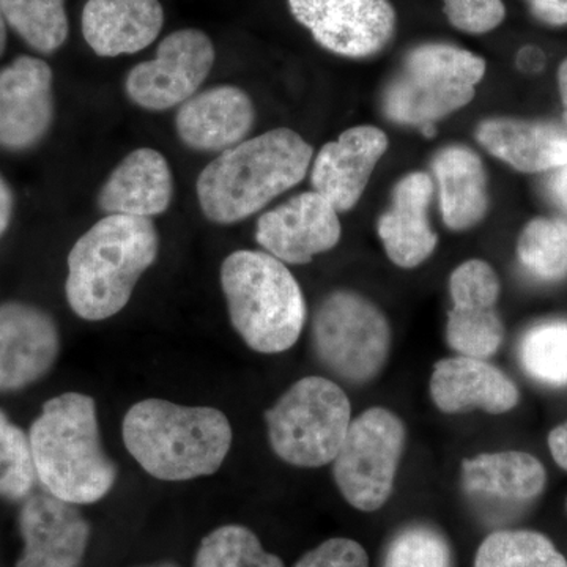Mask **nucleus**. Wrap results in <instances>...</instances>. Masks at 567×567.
Returning <instances> with one entry per match:
<instances>
[{
	"label": "nucleus",
	"instance_id": "1",
	"mask_svg": "<svg viewBox=\"0 0 567 567\" xmlns=\"http://www.w3.org/2000/svg\"><path fill=\"white\" fill-rule=\"evenodd\" d=\"M315 151L293 130L275 128L245 140L199 174L197 200L212 223L235 224L303 182Z\"/></svg>",
	"mask_w": 567,
	"mask_h": 567
},
{
	"label": "nucleus",
	"instance_id": "2",
	"mask_svg": "<svg viewBox=\"0 0 567 567\" xmlns=\"http://www.w3.org/2000/svg\"><path fill=\"white\" fill-rule=\"evenodd\" d=\"M158 252L152 219L107 215L93 224L69 256L65 295L74 315L91 322L118 315Z\"/></svg>",
	"mask_w": 567,
	"mask_h": 567
},
{
	"label": "nucleus",
	"instance_id": "3",
	"mask_svg": "<svg viewBox=\"0 0 567 567\" xmlns=\"http://www.w3.org/2000/svg\"><path fill=\"white\" fill-rule=\"evenodd\" d=\"M122 431L137 464L162 481L210 476L233 446V427L223 412L163 399L134 404L123 417Z\"/></svg>",
	"mask_w": 567,
	"mask_h": 567
},
{
	"label": "nucleus",
	"instance_id": "4",
	"mask_svg": "<svg viewBox=\"0 0 567 567\" xmlns=\"http://www.w3.org/2000/svg\"><path fill=\"white\" fill-rule=\"evenodd\" d=\"M29 442L37 480L55 498L91 505L114 487L117 468L104 453L91 395L65 393L48 401Z\"/></svg>",
	"mask_w": 567,
	"mask_h": 567
},
{
	"label": "nucleus",
	"instance_id": "5",
	"mask_svg": "<svg viewBox=\"0 0 567 567\" xmlns=\"http://www.w3.org/2000/svg\"><path fill=\"white\" fill-rule=\"evenodd\" d=\"M230 322L259 353H282L300 339L306 323L303 290L281 260L265 251H235L221 267Z\"/></svg>",
	"mask_w": 567,
	"mask_h": 567
},
{
	"label": "nucleus",
	"instance_id": "6",
	"mask_svg": "<svg viewBox=\"0 0 567 567\" xmlns=\"http://www.w3.org/2000/svg\"><path fill=\"white\" fill-rule=\"evenodd\" d=\"M487 63L456 44L427 41L412 48L382 95L388 121L423 128L475 100Z\"/></svg>",
	"mask_w": 567,
	"mask_h": 567
},
{
	"label": "nucleus",
	"instance_id": "7",
	"mask_svg": "<svg viewBox=\"0 0 567 567\" xmlns=\"http://www.w3.org/2000/svg\"><path fill=\"white\" fill-rule=\"evenodd\" d=\"M265 421L276 456L301 468H320L338 456L352 406L333 380L305 377L265 413Z\"/></svg>",
	"mask_w": 567,
	"mask_h": 567
},
{
	"label": "nucleus",
	"instance_id": "8",
	"mask_svg": "<svg viewBox=\"0 0 567 567\" xmlns=\"http://www.w3.org/2000/svg\"><path fill=\"white\" fill-rule=\"evenodd\" d=\"M312 338L322 363L347 382L374 379L390 354L391 328L382 309L347 290L324 298L312 323Z\"/></svg>",
	"mask_w": 567,
	"mask_h": 567
},
{
	"label": "nucleus",
	"instance_id": "9",
	"mask_svg": "<svg viewBox=\"0 0 567 567\" xmlns=\"http://www.w3.org/2000/svg\"><path fill=\"white\" fill-rule=\"evenodd\" d=\"M405 447V425L382 406L352 420L333 461L336 486L354 509L374 513L393 494Z\"/></svg>",
	"mask_w": 567,
	"mask_h": 567
},
{
	"label": "nucleus",
	"instance_id": "10",
	"mask_svg": "<svg viewBox=\"0 0 567 567\" xmlns=\"http://www.w3.org/2000/svg\"><path fill=\"white\" fill-rule=\"evenodd\" d=\"M215 59V47L207 33L197 29L169 33L159 43L155 59L130 70L126 95L145 111L173 110L196 95Z\"/></svg>",
	"mask_w": 567,
	"mask_h": 567
},
{
	"label": "nucleus",
	"instance_id": "11",
	"mask_svg": "<svg viewBox=\"0 0 567 567\" xmlns=\"http://www.w3.org/2000/svg\"><path fill=\"white\" fill-rule=\"evenodd\" d=\"M297 22L324 51L347 59L380 54L394 39L398 14L390 0H287Z\"/></svg>",
	"mask_w": 567,
	"mask_h": 567
},
{
	"label": "nucleus",
	"instance_id": "12",
	"mask_svg": "<svg viewBox=\"0 0 567 567\" xmlns=\"http://www.w3.org/2000/svg\"><path fill=\"white\" fill-rule=\"evenodd\" d=\"M339 212L316 192L290 197L260 216L257 244L284 264L305 265L341 241Z\"/></svg>",
	"mask_w": 567,
	"mask_h": 567
},
{
	"label": "nucleus",
	"instance_id": "13",
	"mask_svg": "<svg viewBox=\"0 0 567 567\" xmlns=\"http://www.w3.org/2000/svg\"><path fill=\"white\" fill-rule=\"evenodd\" d=\"M52 70L47 62L21 55L0 70V147L29 151L54 121Z\"/></svg>",
	"mask_w": 567,
	"mask_h": 567
},
{
	"label": "nucleus",
	"instance_id": "14",
	"mask_svg": "<svg viewBox=\"0 0 567 567\" xmlns=\"http://www.w3.org/2000/svg\"><path fill=\"white\" fill-rule=\"evenodd\" d=\"M388 147L386 133L377 126L346 130L338 140L327 142L312 159V192L319 193L339 213L353 210Z\"/></svg>",
	"mask_w": 567,
	"mask_h": 567
},
{
	"label": "nucleus",
	"instance_id": "15",
	"mask_svg": "<svg viewBox=\"0 0 567 567\" xmlns=\"http://www.w3.org/2000/svg\"><path fill=\"white\" fill-rule=\"evenodd\" d=\"M59 352V328L47 311L20 301L0 305V393L39 382Z\"/></svg>",
	"mask_w": 567,
	"mask_h": 567
},
{
	"label": "nucleus",
	"instance_id": "16",
	"mask_svg": "<svg viewBox=\"0 0 567 567\" xmlns=\"http://www.w3.org/2000/svg\"><path fill=\"white\" fill-rule=\"evenodd\" d=\"M24 550L17 567H80L89 525L71 503L51 494L32 495L20 513Z\"/></svg>",
	"mask_w": 567,
	"mask_h": 567
},
{
	"label": "nucleus",
	"instance_id": "17",
	"mask_svg": "<svg viewBox=\"0 0 567 567\" xmlns=\"http://www.w3.org/2000/svg\"><path fill=\"white\" fill-rule=\"evenodd\" d=\"M434 194V178L425 173H410L395 183L390 207L377 223V233L388 259L399 268L420 267L439 245L429 219Z\"/></svg>",
	"mask_w": 567,
	"mask_h": 567
},
{
	"label": "nucleus",
	"instance_id": "18",
	"mask_svg": "<svg viewBox=\"0 0 567 567\" xmlns=\"http://www.w3.org/2000/svg\"><path fill=\"white\" fill-rule=\"evenodd\" d=\"M256 122L251 96L237 85H216L181 104L175 130L186 147L226 152L245 141Z\"/></svg>",
	"mask_w": 567,
	"mask_h": 567
},
{
	"label": "nucleus",
	"instance_id": "19",
	"mask_svg": "<svg viewBox=\"0 0 567 567\" xmlns=\"http://www.w3.org/2000/svg\"><path fill=\"white\" fill-rule=\"evenodd\" d=\"M431 395L435 405L450 415L477 409L502 415L518 402L517 386L509 377L486 360L462 354L435 364Z\"/></svg>",
	"mask_w": 567,
	"mask_h": 567
},
{
	"label": "nucleus",
	"instance_id": "20",
	"mask_svg": "<svg viewBox=\"0 0 567 567\" xmlns=\"http://www.w3.org/2000/svg\"><path fill=\"white\" fill-rule=\"evenodd\" d=\"M476 141L522 174L551 173L567 164V130L558 123L488 117L477 123Z\"/></svg>",
	"mask_w": 567,
	"mask_h": 567
},
{
	"label": "nucleus",
	"instance_id": "21",
	"mask_svg": "<svg viewBox=\"0 0 567 567\" xmlns=\"http://www.w3.org/2000/svg\"><path fill=\"white\" fill-rule=\"evenodd\" d=\"M82 35L100 58L136 54L158 39L164 25L159 0H87Z\"/></svg>",
	"mask_w": 567,
	"mask_h": 567
},
{
	"label": "nucleus",
	"instance_id": "22",
	"mask_svg": "<svg viewBox=\"0 0 567 567\" xmlns=\"http://www.w3.org/2000/svg\"><path fill=\"white\" fill-rule=\"evenodd\" d=\"M174 177L169 163L153 148H136L104 182L99 207L107 215L153 218L169 208Z\"/></svg>",
	"mask_w": 567,
	"mask_h": 567
},
{
	"label": "nucleus",
	"instance_id": "23",
	"mask_svg": "<svg viewBox=\"0 0 567 567\" xmlns=\"http://www.w3.org/2000/svg\"><path fill=\"white\" fill-rule=\"evenodd\" d=\"M432 173L447 229L464 233L486 218L491 207L487 171L473 148L461 144L443 147L432 159Z\"/></svg>",
	"mask_w": 567,
	"mask_h": 567
},
{
	"label": "nucleus",
	"instance_id": "24",
	"mask_svg": "<svg viewBox=\"0 0 567 567\" xmlns=\"http://www.w3.org/2000/svg\"><path fill=\"white\" fill-rule=\"evenodd\" d=\"M465 487L473 494L524 502L546 486V470L536 457L518 451L484 453L462 462Z\"/></svg>",
	"mask_w": 567,
	"mask_h": 567
},
{
	"label": "nucleus",
	"instance_id": "25",
	"mask_svg": "<svg viewBox=\"0 0 567 567\" xmlns=\"http://www.w3.org/2000/svg\"><path fill=\"white\" fill-rule=\"evenodd\" d=\"M3 20L32 50L52 54L69 39L65 0H0Z\"/></svg>",
	"mask_w": 567,
	"mask_h": 567
},
{
	"label": "nucleus",
	"instance_id": "26",
	"mask_svg": "<svg viewBox=\"0 0 567 567\" xmlns=\"http://www.w3.org/2000/svg\"><path fill=\"white\" fill-rule=\"evenodd\" d=\"M517 257L522 267L539 281L567 278V219H532L518 235Z\"/></svg>",
	"mask_w": 567,
	"mask_h": 567
},
{
	"label": "nucleus",
	"instance_id": "27",
	"mask_svg": "<svg viewBox=\"0 0 567 567\" xmlns=\"http://www.w3.org/2000/svg\"><path fill=\"white\" fill-rule=\"evenodd\" d=\"M475 567H567L566 558L536 532H496L477 548Z\"/></svg>",
	"mask_w": 567,
	"mask_h": 567
},
{
	"label": "nucleus",
	"instance_id": "28",
	"mask_svg": "<svg viewBox=\"0 0 567 567\" xmlns=\"http://www.w3.org/2000/svg\"><path fill=\"white\" fill-rule=\"evenodd\" d=\"M194 567H284L281 558L264 550L251 529L227 525L210 533L196 555Z\"/></svg>",
	"mask_w": 567,
	"mask_h": 567
},
{
	"label": "nucleus",
	"instance_id": "29",
	"mask_svg": "<svg viewBox=\"0 0 567 567\" xmlns=\"http://www.w3.org/2000/svg\"><path fill=\"white\" fill-rule=\"evenodd\" d=\"M505 338V327L495 308H458L447 315L446 339L462 357L487 360Z\"/></svg>",
	"mask_w": 567,
	"mask_h": 567
},
{
	"label": "nucleus",
	"instance_id": "30",
	"mask_svg": "<svg viewBox=\"0 0 567 567\" xmlns=\"http://www.w3.org/2000/svg\"><path fill=\"white\" fill-rule=\"evenodd\" d=\"M520 358L528 374L548 383L567 385V322L536 324L522 339Z\"/></svg>",
	"mask_w": 567,
	"mask_h": 567
},
{
	"label": "nucleus",
	"instance_id": "31",
	"mask_svg": "<svg viewBox=\"0 0 567 567\" xmlns=\"http://www.w3.org/2000/svg\"><path fill=\"white\" fill-rule=\"evenodd\" d=\"M35 480L29 436L0 412V496L25 498L31 494Z\"/></svg>",
	"mask_w": 567,
	"mask_h": 567
},
{
	"label": "nucleus",
	"instance_id": "32",
	"mask_svg": "<svg viewBox=\"0 0 567 567\" xmlns=\"http://www.w3.org/2000/svg\"><path fill=\"white\" fill-rule=\"evenodd\" d=\"M385 567H451L450 546L435 529L409 528L394 537Z\"/></svg>",
	"mask_w": 567,
	"mask_h": 567
},
{
	"label": "nucleus",
	"instance_id": "33",
	"mask_svg": "<svg viewBox=\"0 0 567 567\" xmlns=\"http://www.w3.org/2000/svg\"><path fill=\"white\" fill-rule=\"evenodd\" d=\"M499 290L498 275L486 260H466L450 278L453 306L458 308H495Z\"/></svg>",
	"mask_w": 567,
	"mask_h": 567
},
{
	"label": "nucleus",
	"instance_id": "34",
	"mask_svg": "<svg viewBox=\"0 0 567 567\" xmlns=\"http://www.w3.org/2000/svg\"><path fill=\"white\" fill-rule=\"evenodd\" d=\"M443 11L453 28L472 35L495 31L506 18L503 0H443Z\"/></svg>",
	"mask_w": 567,
	"mask_h": 567
},
{
	"label": "nucleus",
	"instance_id": "35",
	"mask_svg": "<svg viewBox=\"0 0 567 567\" xmlns=\"http://www.w3.org/2000/svg\"><path fill=\"white\" fill-rule=\"evenodd\" d=\"M368 554L357 540L334 537L308 551L295 567H368Z\"/></svg>",
	"mask_w": 567,
	"mask_h": 567
},
{
	"label": "nucleus",
	"instance_id": "36",
	"mask_svg": "<svg viewBox=\"0 0 567 567\" xmlns=\"http://www.w3.org/2000/svg\"><path fill=\"white\" fill-rule=\"evenodd\" d=\"M533 17L551 28L567 25V0H527Z\"/></svg>",
	"mask_w": 567,
	"mask_h": 567
},
{
	"label": "nucleus",
	"instance_id": "37",
	"mask_svg": "<svg viewBox=\"0 0 567 567\" xmlns=\"http://www.w3.org/2000/svg\"><path fill=\"white\" fill-rule=\"evenodd\" d=\"M546 193L551 203L567 213V164L548 173Z\"/></svg>",
	"mask_w": 567,
	"mask_h": 567
},
{
	"label": "nucleus",
	"instance_id": "38",
	"mask_svg": "<svg viewBox=\"0 0 567 567\" xmlns=\"http://www.w3.org/2000/svg\"><path fill=\"white\" fill-rule=\"evenodd\" d=\"M518 70L527 74H537L546 66V54L540 48L525 47L517 54Z\"/></svg>",
	"mask_w": 567,
	"mask_h": 567
},
{
	"label": "nucleus",
	"instance_id": "39",
	"mask_svg": "<svg viewBox=\"0 0 567 567\" xmlns=\"http://www.w3.org/2000/svg\"><path fill=\"white\" fill-rule=\"evenodd\" d=\"M13 193L9 183L0 174V238L7 233L13 216Z\"/></svg>",
	"mask_w": 567,
	"mask_h": 567
},
{
	"label": "nucleus",
	"instance_id": "40",
	"mask_svg": "<svg viewBox=\"0 0 567 567\" xmlns=\"http://www.w3.org/2000/svg\"><path fill=\"white\" fill-rule=\"evenodd\" d=\"M548 446H550L551 456L557 461V464L567 470V423L550 432Z\"/></svg>",
	"mask_w": 567,
	"mask_h": 567
},
{
	"label": "nucleus",
	"instance_id": "41",
	"mask_svg": "<svg viewBox=\"0 0 567 567\" xmlns=\"http://www.w3.org/2000/svg\"><path fill=\"white\" fill-rule=\"evenodd\" d=\"M558 92L561 96L563 107H565L566 121H567V59L563 61L558 69Z\"/></svg>",
	"mask_w": 567,
	"mask_h": 567
},
{
	"label": "nucleus",
	"instance_id": "42",
	"mask_svg": "<svg viewBox=\"0 0 567 567\" xmlns=\"http://www.w3.org/2000/svg\"><path fill=\"white\" fill-rule=\"evenodd\" d=\"M7 47V22L3 20L2 11H0V58L6 52Z\"/></svg>",
	"mask_w": 567,
	"mask_h": 567
},
{
	"label": "nucleus",
	"instance_id": "43",
	"mask_svg": "<svg viewBox=\"0 0 567 567\" xmlns=\"http://www.w3.org/2000/svg\"><path fill=\"white\" fill-rule=\"evenodd\" d=\"M159 567H174V566H159Z\"/></svg>",
	"mask_w": 567,
	"mask_h": 567
}]
</instances>
